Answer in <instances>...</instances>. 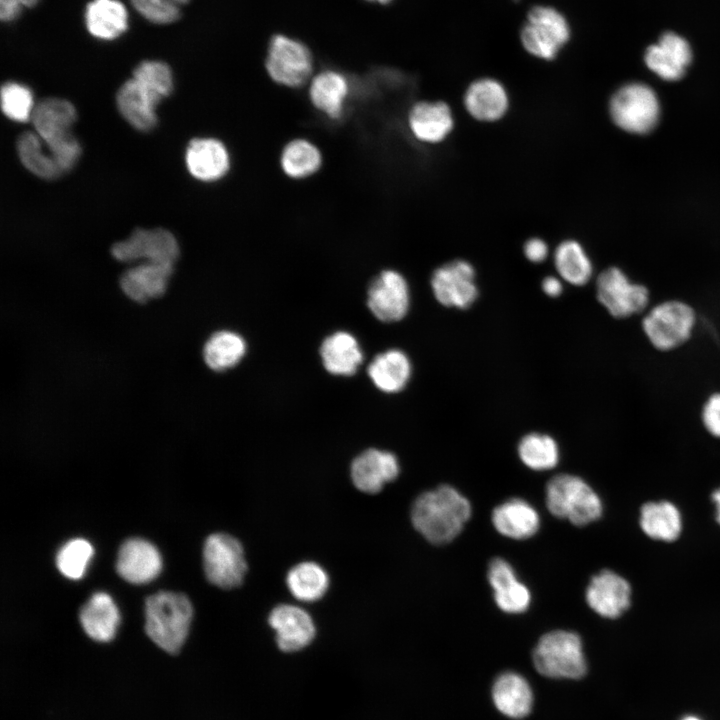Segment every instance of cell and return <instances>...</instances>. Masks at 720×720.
I'll return each mask as SVG.
<instances>
[{"label": "cell", "mask_w": 720, "mask_h": 720, "mask_svg": "<svg viewBox=\"0 0 720 720\" xmlns=\"http://www.w3.org/2000/svg\"><path fill=\"white\" fill-rule=\"evenodd\" d=\"M471 504L457 489L441 485L419 495L411 508L414 528L430 543H449L471 516Z\"/></svg>", "instance_id": "1"}, {"label": "cell", "mask_w": 720, "mask_h": 720, "mask_svg": "<svg viewBox=\"0 0 720 720\" xmlns=\"http://www.w3.org/2000/svg\"><path fill=\"white\" fill-rule=\"evenodd\" d=\"M640 330L647 343L657 352L679 350L693 338L699 315L696 308L681 298H666L640 316Z\"/></svg>", "instance_id": "2"}, {"label": "cell", "mask_w": 720, "mask_h": 720, "mask_svg": "<svg viewBox=\"0 0 720 720\" xmlns=\"http://www.w3.org/2000/svg\"><path fill=\"white\" fill-rule=\"evenodd\" d=\"M76 117L74 106L61 98L42 100L35 105L31 116L35 133L63 173L73 168L81 154L80 144L71 132Z\"/></svg>", "instance_id": "3"}, {"label": "cell", "mask_w": 720, "mask_h": 720, "mask_svg": "<svg viewBox=\"0 0 720 720\" xmlns=\"http://www.w3.org/2000/svg\"><path fill=\"white\" fill-rule=\"evenodd\" d=\"M192 615V605L185 595L160 591L146 599V633L158 647L175 654L186 640Z\"/></svg>", "instance_id": "4"}, {"label": "cell", "mask_w": 720, "mask_h": 720, "mask_svg": "<svg viewBox=\"0 0 720 720\" xmlns=\"http://www.w3.org/2000/svg\"><path fill=\"white\" fill-rule=\"evenodd\" d=\"M571 34L570 22L560 9L549 4H536L527 11L519 40L530 56L553 61L568 45Z\"/></svg>", "instance_id": "5"}, {"label": "cell", "mask_w": 720, "mask_h": 720, "mask_svg": "<svg viewBox=\"0 0 720 720\" xmlns=\"http://www.w3.org/2000/svg\"><path fill=\"white\" fill-rule=\"evenodd\" d=\"M532 660L539 674L553 679H581L587 672L583 644L577 633L550 631L540 637Z\"/></svg>", "instance_id": "6"}, {"label": "cell", "mask_w": 720, "mask_h": 720, "mask_svg": "<svg viewBox=\"0 0 720 720\" xmlns=\"http://www.w3.org/2000/svg\"><path fill=\"white\" fill-rule=\"evenodd\" d=\"M546 505L552 515L577 526L587 525L602 514L597 493L582 478L571 474H559L549 480Z\"/></svg>", "instance_id": "7"}, {"label": "cell", "mask_w": 720, "mask_h": 720, "mask_svg": "<svg viewBox=\"0 0 720 720\" xmlns=\"http://www.w3.org/2000/svg\"><path fill=\"white\" fill-rule=\"evenodd\" d=\"M598 303L616 320L641 316L651 303L647 285L632 280L618 266H610L600 272L595 281Z\"/></svg>", "instance_id": "8"}, {"label": "cell", "mask_w": 720, "mask_h": 720, "mask_svg": "<svg viewBox=\"0 0 720 720\" xmlns=\"http://www.w3.org/2000/svg\"><path fill=\"white\" fill-rule=\"evenodd\" d=\"M609 114L620 129L633 134H646L659 121L660 102L650 86L631 82L618 88L611 96Z\"/></svg>", "instance_id": "9"}, {"label": "cell", "mask_w": 720, "mask_h": 720, "mask_svg": "<svg viewBox=\"0 0 720 720\" xmlns=\"http://www.w3.org/2000/svg\"><path fill=\"white\" fill-rule=\"evenodd\" d=\"M265 68L274 82L297 88L310 78L313 59L310 50L301 41L278 34L269 43Z\"/></svg>", "instance_id": "10"}, {"label": "cell", "mask_w": 720, "mask_h": 720, "mask_svg": "<svg viewBox=\"0 0 720 720\" xmlns=\"http://www.w3.org/2000/svg\"><path fill=\"white\" fill-rule=\"evenodd\" d=\"M203 563L207 579L223 589L241 585L247 571L241 543L224 533H215L206 539Z\"/></svg>", "instance_id": "11"}, {"label": "cell", "mask_w": 720, "mask_h": 720, "mask_svg": "<svg viewBox=\"0 0 720 720\" xmlns=\"http://www.w3.org/2000/svg\"><path fill=\"white\" fill-rule=\"evenodd\" d=\"M436 300L449 308L466 309L478 297L476 271L464 259H455L436 268L430 279Z\"/></svg>", "instance_id": "12"}, {"label": "cell", "mask_w": 720, "mask_h": 720, "mask_svg": "<svg viewBox=\"0 0 720 720\" xmlns=\"http://www.w3.org/2000/svg\"><path fill=\"white\" fill-rule=\"evenodd\" d=\"M113 257L120 262H145L174 265L179 246L174 235L162 228L136 229L125 240L111 248Z\"/></svg>", "instance_id": "13"}, {"label": "cell", "mask_w": 720, "mask_h": 720, "mask_svg": "<svg viewBox=\"0 0 720 720\" xmlns=\"http://www.w3.org/2000/svg\"><path fill=\"white\" fill-rule=\"evenodd\" d=\"M367 305L380 321L403 319L410 305V291L405 277L392 269L382 271L369 285Z\"/></svg>", "instance_id": "14"}, {"label": "cell", "mask_w": 720, "mask_h": 720, "mask_svg": "<svg viewBox=\"0 0 720 720\" xmlns=\"http://www.w3.org/2000/svg\"><path fill=\"white\" fill-rule=\"evenodd\" d=\"M462 102L467 114L482 123L503 119L510 108L507 88L500 80L489 76L472 80L464 91Z\"/></svg>", "instance_id": "15"}, {"label": "cell", "mask_w": 720, "mask_h": 720, "mask_svg": "<svg viewBox=\"0 0 720 720\" xmlns=\"http://www.w3.org/2000/svg\"><path fill=\"white\" fill-rule=\"evenodd\" d=\"M407 124L411 135L420 143L444 142L453 132L455 117L450 105L442 100H421L412 105Z\"/></svg>", "instance_id": "16"}, {"label": "cell", "mask_w": 720, "mask_h": 720, "mask_svg": "<svg viewBox=\"0 0 720 720\" xmlns=\"http://www.w3.org/2000/svg\"><path fill=\"white\" fill-rule=\"evenodd\" d=\"M585 597L589 607L598 615L615 619L629 608L631 587L620 575L603 570L591 578Z\"/></svg>", "instance_id": "17"}, {"label": "cell", "mask_w": 720, "mask_h": 720, "mask_svg": "<svg viewBox=\"0 0 720 720\" xmlns=\"http://www.w3.org/2000/svg\"><path fill=\"white\" fill-rule=\"evenodd\" d=\"M268 622L275 631L278 648L286 653L297 652L307 647L316 633L310 615L293 605L276 606L271 611Z\"/></svg>", "instance_id": "18"}, {"label": "cell", "mask_w": 720, "mask_h": 720, "mask_svg": "<svg viewBox=\"0 0 720 720\" xmlns=\"http://www.w3.org/2000/svg\"><path fill=\"white\" fill-rule=\"evenodd\" d=\"M400 466L397 457L388 451L367 449L351 464L354 485L362 492L375 494L386 483L397 478Z\"/></svg>", "instance_id": "19"}, {"label": "cell", "mask_w": 720, "mask_h": 720, "mask_svg": "<svg viewBox=\"0 0 720 720\" xmlns=\"http://www.w3.org/2000/svg\"><path fill=\"white\" fill-rule=\"evenodd\" d=\"M161 567L159 551L144 539H128L119 549L116 569L118 574L130 583L150 582L157 577Z\"/></svg>", "instance_id": "20"}, {"label": "cell", "mask_w": 720, "mask_h": 720, "mask_svg": "<svg viewBox=\"0 0 720 720\" xmlns=\"http://www.w3.org/2000/svg\"><path fill=\"white\" fill-rule=\"evenodd\" d=\"M190 174L203 182L223 178L230 169V155L226 146L216 138H195L190 141L185 155Z\"/></svg>", "instance_id": "21"}, {"label": "cell", "mask_w": 720, "mask_h": 720, "mask_svg": "<svg viewBox=\"0 0 720 720\" xmlns=\"http://www.w3.org/2000/svg\"><path fill=\"white\" fill-rule=\"evenodd\" d=\"M495 708L510 719H523L532 711L534 694L527 679L514 671L500 673L491 687Z\"/></svg>", "instance_id": "22"}, {"label": "cell", "mask_w": 720, "mask_h": 720, "mask_svg": "<svg viewBox=\"0 0 720 720\" xmlns=\"http://www.w3.org/2000/svg\"><path fill=\"white\" fill-rule=\"evenodd\" d=\"M488 581L498 608L510 614L526 611L530 605L529 589L521 583L513 567L502 558H494L488 566Z\"/></svg>", "instance_id": "23"}, {"label": "cell", "mask_w": 720, "mask_h": 720, "mask_svg": "<svg viewBox=\"0 0 720 720\" xmlns=\"http://www.w3.org/2000/svg\"><path fill=\"white\" fill-rule=\"evenodd\" d=\"M174 265L144 262L126 270L120 277L124 294L138 303L162 296Z\"/></svg>", "instance_id": "24"}, {"label": "cell", "mask_w": 720, "mask_h": 720, "mask_svg": "<svg viewBox=\"0 0 720 720\" xmlns=\"http://www.w3.org/2000/svg\"><path fill=\"white\" fill-rule=\"evenodd\" d=\"M160 101L133 78L127 80L116 95L119 112L131 126L140 131L154 128L157 123L155 108Z\"/></svg>", "instance_id": "25"}, {"label": "cell", "mask_w": 720, "mask_h": 720, "mask_svg": "<svg viewBox=\"0 0 720 720\" xmlns=\"http://www.w3.org/2000/svg\"><path fill=\"white\" fill-rule=\"evenodd\" d=\"M491 519L501 535L516 540L532 537L540 526L538 512L520 498L509 499L495 507Z\"/></svg>", "instance_id": "26"}, {"label": "cell", "mask_w": 720, "mask_h": 720, "mask_svg": "<svg viewBox=\"0 0 720 720\" xmlns=\"http://www.w3.org/2000/svg\"><path fill=\"white\" fill-rule=\"evenodd\" d=\"M79 619L91 639L108 642L115 636L120 615L112 598L107 593L98 592L82 606Z\"/></svg>", "instance_id": "27"}, {"label": "cell", "mask_w": 720, "mask_h": 720, "mask_svg": "<svg viewBox=\"0 0 720 720\" xmlns=\"http://www.w3.org/2000/svg\"><path fill=\"white\" fill-rule=\"evenodd\" d=\"M349 91L347 78L336 70H325L310 82L309 98L313 106L331 119H339Z\"/></svg>", "instance_id": "28"}, {"label": "cell", "mask_w": 720, "mask_h": 720, "mask_svg": "<svg viewBox=\"0 0 720 720\" xmlns=\"http://www.w3.org/2000/svg\"><path fill=\"white\" fill-rule=\"evenodd\" d=\"M320 356L324 368L333 375H353L363 360L356 338L339 331L328 336L321 344Z\"/></svg>", "instance_id": "29"}, {"label": "cell", "mask_w": 720, "mask_h": 720, "mask_svg": "<svg viewBox=\"0 0 720 720\" xmlns=\"http://www.w3.org/2000/svg\"><path fill=\"white\" fill-rule=\"evenodd\" d=\"M411 371L408 356L398 349L378 354L368 367V375L374 385L386 393H396L404 389L411 377Z\"/></svg>", "instance_id": "30"}, {"label": "cell", "mask_w": 720, "mask_h": 720, "mask_svg": "<svg viewBox=\"0 0 720 720\" xmlns=\"http://www.w3.org/2000/svg\"><path fill=\"white\" fill-rule=\"evenodd\" d=\"M85 24L94 37L113 40L126 31L128 13L118 0H92L85 10Z\"/></svg>", "instance_id": "31"}, {"label": "cell", "mask_w": 720, "mask_h": 720, "mask_svg": "<svg viewBox=\"0 0 720 720\" xmlns=\"http://www.w3.org/2000/svg\"><path fill=\"white\" fill-rule=\"evenodd\" d=\"M553 262L559 277L573 286H584L593 277L592 260L583 245L575 239H565L556 246Z\"/></svg>", "instance_id": "32"}, {"label": "cell", "mask_w": 720, "mask_h": 720, "mask_svg": "<svg viewBox=\"0 0 720 720\" xmlns=\"http://www.w3.org/2000/svg\"><path fill=\"white\" fill-rule=\"evenodd\" d=\"M640 526L648 537L671 542L681 533V514L671 502H648L641 508Z\"/></svg>", "instance_id": "33"}, {"label": "cell", "mask_w": 720, "mask_h": 720, "mask_svg": "<svg viewBox=\"0 0 720 720\" xmlns=\"http://www.w3.org/2000/svg\"><path fill=\"white\" fill-rule=\"evenodd\" d=\"M16 147L20 161L34 175L52 180L63 174L47 146L35 132L21 134Z\"/></svg>", "instance_id": "34"}, {"label": "cell", "mask_w": 720, "mask_h": 720, "mask_svg": "<svg viewBox=\"0 0 720 720\" xmlns=\"http://www.w3.org/2000/svg\"><path fill=\"white\" fill-rule=\"evenodd\" d=\"M321 164L320 150L307 139H293L282 149L280 166L289 178L304 179L312 176L320 169Z\"/></svg>", "instance_id": "35"}, {"label": "cell", "mask_w": 720, "mask_h": 720, "mask_svg": "<svg viewBox=\"0 0 720 720\" xmlns=\"http://www.w3.org/2000/svg\"><path fill=\"white\" fill-rule=\"evenodd\" d=\"M245 352L246 343L239 334L219 331L214 333L204 345L203 358L210 369L224 371L238 364Z\"/></svg>", "instance_id": "36"}, {"label": "cell", "mask_w": 720, "mask_h": 720, "mask_svg": "<svg viewBox=\"0 0 720 720\" xmlns=\"http://www.w3.org/2000/svg\"><path fill=\"white\" fill-rule=\"evenodd\" d=\"M287 587L298 600H319L327 591L329 578L325 570L314 562H302L287 574Z\"/></svg>", "instance_id": "37"}, {"label": "cell", "mask_w": 720, "mask_h": 720, "mask_svg": "<svg viewBox=\"0 0 720 720\" xmlns=\"http://www.w3.org/2000/svg\"><path fill=\"white\" fill-rule=\"evenodd\" d=\"M520 460L528 468L545 471L554 468L560 459L559 446L554 438L542 433H529L518 444Z\"/></svg>", "instance_id": "38"}, {"label": "cell", "mask_w": 720, "mask_h": 720, "mask_svg": "<svg viewBox=\"0 0 720 720\" xmlns=\"http://www.w3.org/2000/svg\"><path fill=\"white\" fill-rule=\"evenodd\" d=\"M132 78L160 100L169 96L173 90L172 72L161 61H143L134 69Z\"/></svg>", "instance_id": "39"}, {"label": "cell", "mask_w": 720, "mask_h": 720, "mask_svg": "<svg viewBox=\"0 0 720 720\" xmlns=\"http://www.w3.org/2000/svg\"><path fill=\"white\" fill-rule=\"evenodd\" d=\"M92 554L91 544L84 539L76 538L62 546L57 554L56 564L64 576L79 579L83 576Z\"/></svg>", "instance_id": "40"}, {"label": "cell", "mask_w": 720, "mask_h": 720, "mask_svg": "<svg viewBox=\"0 0 720 720\" xmlns=\"http://www.w3.org/2000/svg\"><path fill=\"white\" fill-rule=\"evenodd\" d=\"M1 107L11 120L25 122L31 119L34 103L31 90L16 82H7L1 88Z\"/></svg>", "instance_id": "41"}, {"label": "cell", "mask_w": 720, "mask_h": 720, "mask_svg": "<svg viewBox=\"0 0 720 720\" xmlns=\"http://www.w3.org/2000/svg\"><path fill=\"white\" fill-rule=\"evenodd\" d=\"M644 61L652 72L666 81L679 80L686 71V68L659 43L647 47Z\"/></svg>", "instance_id": "42"}, {"label": "cell", "mask_w": 720, "mask_h": 720, "mask_svg": "<svg viewBox=\"0 0 720 720\" xmlns=\"http://www.w3.org/2000/svg\"><path fill=\"white\" fill-rule=\"evenodd\" d=\"M133 7L148 21L169 24L180 17L179 5L169 0H130Z\"/></svg>", "instance_id": "43"}, {"label": "cell", "mask_w": 720, "mask_h": 720, "mask_svg": "<svg viewBox=\"0 0 720 720\" xmlns=\"http://www.w3.org/2000/svg\"><path fill=\"white\" fill-rule=\"evenodd\" d=\"M699 420L704 431L720 440V390L711 391L703 400Z\"/></svg>", "instance_id": "44"}, {"label": "cell", "mask_w": 720, "mask_h": 720, "mask_svg": "<svg viewBox=\"0 0 720 720\" xmlns=\"http://www.w3.org/2000/svg\"><path fill=\"white\" fill-rule=\"evenodd\" d=\"M658 43L669 51L685 68L689 66L692 61V50L682 36L674 32L664 33Z\"/></svg>", "instance_id": "45"}, {"label": "cell", "mask_w": 720, "mask_h": 720, "mask_svg": "<svg viewBox=\"0 0 720 720\" xmlns=\"http://www.w3.org/2000/svg\"><path fill=\"white\" fill-rule=\"evenodd\" d=\"M549 251L547 242L540 237H531L523 245L525 258L535 264L544 262L549 256Z\"/></svg>", "instance_id": "46"}, {"label": "cell", "mask_w": 720, "mask_h": 720, "mask_svg": "<svg viewBox=\"0 0 720 720\" xmlns=\"http://www.w3.org/2000/svg\"><path fill=\"white\" fill-rule=\"evenodd\" d=\"M40 0H0V17L3 21L16 19L24 7H33Z\"/></svg>", "instance_id": "47"}, {"label": "cell", "mask_w": 720, "mask_h": 720, "mask_svg": "<svg viewBox=\"0 0 720 720\" xmlns=\"http://www.w3.org/2000/svg\"><path fill=\"white\" fill-rule=\"evenodd\" d=\"M542 291L549 297H558L563 291V283L560 277L547 276L541 283Z\"/></svg>", "instance_id": "48"}, {"label": "cell", "mask_w": 720, "mask_h": 720, "mask_svg": "<svg viewBox=\"0 0 720 720\" xmlns=\"http://www.w3.org/2000/svg\"><path fill=\"white\" fill-rule=\"evenodd\" d=\"M712 500L716 505V520L720 524V488L712 494Z\"/></svg>", "instance_id": "49"}, {"label": "cell", "mask_w": 720, "mask_h": 720, "mask_svg": "<svg viewBox=\"0 0 720 720\" xmlns=\"http://www.w3.org/2000/svg\"><path fill=\"white\" fill-rule=\"evenodd\" d=\"M680 720H702V719H700L699 717L694 716V715H687V716L681 718Z\"/></svg>", "instance_id": "50"}, {"label": "cell", "mask_w": 720, "mask_h": 720, "mask_svg": "<svg viewBox=\"0 0 720 720\" xmlns=\"http://www.w3.org/2000/svg\"><path fill=\"white\" fill-rule=\"evenodd\" d=\"M368 1L376 2V3H380V4H387V3L391 2L392 0H368Z\"/></svg>", "instance_id": "51"}, {"label": "cell", "mask_w": 720, "mask_h": 720, "mask_svg": "<svg viewBox=\"0 0 720 720\" xmlns=\"http://www.w3.org/2000/svg\"><path fill=\"white\" fill-rule=\"evenodd\" d=\"M169 1H171L177 5H181V4L188 2V0H169Z\"/></svg>", "instance_id": "52"}]
</instances>
